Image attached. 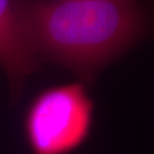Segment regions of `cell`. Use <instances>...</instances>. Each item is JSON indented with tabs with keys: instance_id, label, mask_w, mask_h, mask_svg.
<instances>
[{
	"instance_id": "cell-3",
	"label": "cell",
	"mask_w": 154,
	"mask_h": 154,
	"mask_svg": "<svg viewBox=\"0 0 154 154\" xmlns=\"http://www.w3.org/2000/svg\"><path fill=\"white\" fill-rule=\"evenodd\" d=\"M37 64L18 25L12 0H0V66L13 99L19 97L24 82Z\"/></svg>"
},
{
	"instance_id": "cell-2",
	"label": "cell",
	"mask_w": 154,
	"mask_h": 154,
	"mask_svg": "<svg viewBox=\"0 0 154 154\" xmlns=\"http://www.w3.org/2000/svg\"><path fill=\"white\" fill-rule=\"evenodd\" d=\"M93 102L82 83L46 89L32 102L25 133L33 154H67L80 146L91 128Z\"/></svg>"
},
{
	"instance_id": "cell-1",
	"label": "cell",
	"mask_w": 154,
	"mask_h": 154,
	"mask_svg": "<svg viewBox=\"0 0 154 154\" xmlns=\"http://www.w3.org/2000/svg\"><path fill=\"white\" fill-rule=\"evenodd\" d=\"M18 25L37 59L93 81L145 31L136 0H12Z\"/></svg>"
}]
</instances>
